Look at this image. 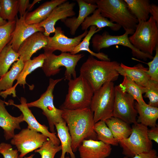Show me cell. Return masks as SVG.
<instances>
[{"label": "cell", "instance_id": "74e56055", "mask_svg": "<svg viewBox=\"0 0 158 158\" xmlns=\"http://www.w3.org/2000/svg\"><path fill=\"white\" fill-rule=\"evenodd\" d=\"M155 51V54L152 60L147 63L149 67L147 73L151 80L158 82V45Z\"/></svg>", "mask_w": 158, "mask_h": 158}, {"label": "cell", "instance_id": "cb8c5ba5", "mask_svg": "<svg viewBox=\"0 0 158 158\" xmlns=\"http://www.w3.org/2000/svg\"><path fill=\"white\" fill-rule=\"evenodd\" d=\"M80 26L82 30L84 31L87 30L89 28L92 26H95L101 30L103 28L109 27L115 31L119 30L121 28L119 25L112 23L108 19L103 16L97 8L91 16L86 18Z\"/></svg>", "mask_w": 158, "mask_h": 158}, {"label": "cell", "instance_id": "f6af8a7d", "mask_svg": "<svg viewBox=\"0 0 158 158\" xmlns=\"http://www.w3.org/2000/svg\"><path fill=\"white\" fill-rule=\"evenodd\" d=\"M7 22L8 21L3 20L0 16V26L5 25Z\"/></svg>", "mask_w": 158, "mask_h": 158}, {"label": "cell", "instance_id": "1f68e13d", "mask_svg": "<svg viewBox=\"0 0 158 158\" xmlns=\"http://www.w3.org/2000/svg\"><path fill=\"white\" fill-rule=\"evenodd\" d=\"M18 54L8 44L0 52V78L8 71L11 65L19 58Z\"/></svg>", "mask_w": 158, "mask_h": 158}, {"label": "cell", "instance_id": "d590c367", "mask_svg": "<svg viewBox=\"0 0 158 158\" xmlns=\"http://www.w3.org/2000/svg\"><path fill=\"white\" fill-rule=\"evenodd\" d=\"M61 150V145H55L49 139L35 152L39 153L41 158H54L56 154Z\"/></svg>", "mask_w": 158, "mask_h": 158}, {"label": "cell", "instance_id": "7a4b0ae2", "mask_svg": "<svg viewBox=\"0 0 158 158\" xmlns=\"http://www.w3.org/2000/svg\"><path fill=\"white\" fill-rule=\"evenodd\" d=\"M120 64L116 61L98 60L90 55L81 66L80 75L87 81L95 92L106 83L117 79Z\"/></svg>", "mask_w": 158, "mask_h": 158}, {"label": "cell", "instance_id": "60d3db41", "mask_svg": "<svg viewBox=\"0 0 158 158\" xmlns=\"http://www.w3.org/2000/svg\"><path fill=\"white\" fill-rule=\"evenodd\" d=\"M29 4V0H18V11L20 17L23 16L25 14Z\"/></svg>", "mask_w": 158, "mask_h": 158}, {"label": "cell", "instance_id": "ba28073f", "mask_svg": "<svg viewBox=\"0 0 158 158\" xmlns=\"http://www.w3.org/2000/svg\"><path fill=\"white\" fill-rule=\"evenodd\" d=\"M63 79V78L56 79L50 78L46 90L41 95L40 98L35 101L27 103L29 108L36 107L42 110L43 114L47 118L50 131L52 133H55V125L64 120L62 117L63 110L57 109L54 106L53 95L56 85Z\"/></svg>", "mask_w": 158, "mask_h": 158}, {"label": "cell", "instance_id": "ffe728a7", "mask_svg": "<svg viewBox=\"0 0 158 158\" xmlns=\"http://www.w3.org/2000/svg\"><path fill=\"white\" fill-rule=\"evenodd\" d=\"M5 102L0 98V127L4 130L5 139L8 140L14 136L16 129H20V123L24 121L22 114L15 117L9 113L5 108Z\"/></svg>", "mask_w": 158, "mask_h": 158}, {"label": "cell", "instance_id": "d6a6232c", "mask_svg": "<svg viewBox=\"0 0 158 158\" xmlns=\"http://www.w3.org/2000/svg\"><path fill=\"white\" fill-rule=\"evenodd\" d=\"M93 129L97 134L98 140L110 145H118V141L114 138L104 121H100L95 123Z\"/></svg>", "mask_w": 158, "mask_h": 158}, {"label": "cell", "instance_id": "ac0fdd59", "mask_svg": "<svg viewBox=\"0 0 158 158\" xmlns=\"http://www.w3.org/2000/svg\"><path fill=\"white\" fill-rule=\"evenodd\" d=\"M81 158H106L110 155L111 145L91 139L84 140L78 147Z\"/></svg>", "mask_w": 158, "mask_h": 158}, {"label": "cell", "instance_id": "7402d4cb", "mask_svg": "<svg viewBox=\"0 0 158 158\" xmlns=\"http://www.w3.org/2000/svg\"><path fill=\"white\" fill-rule=\"evenodd\" d=\"M147 70V68L140 63L130 67L121 63L117 69L119 75L127 76L138 85L144 87L147 86L150 80Z\"/></svg>", "mask_w": 158, "mask_h": 158}, {"label": "cell", "instance_id": "e0dca14e", "mask_svg": "<svg viewBox=\"0 0 158 158\" xmlns=\"http://www.w3.org/2000/svg\"><path fill=\"white\" fill-rule=\"evenodd\" d=\"M45 58L44 53L40 54L37 56L34 57L24 62V66L21 72L18 75L16 80V83L10 90L0 92V96L5 99L8 95H12L13 97H16V88L18 85H22L25 88V85H28L30 88L32 90L33 87L29 85L26 81V77L35 70L39 68H42Z\"/></svg>", "mask_w": 158, "mask_h": 158}, {"label": "cell", "instance_id": "277c9868", "mask_svg": "<svg viewBox=\"0 0 158 158\" xmlns=\"http://www.w3.org/2000/svg\"><path fill=\"white\" fill-rule=\"evenodd\" d=\"M68 81V93L60 109L75 110L90 107L94 92L87 81L80 75Z\"/></svg>", "mask_w": 158, "mask_h": 158}, {"label": "cell", "instance_id": "603a6c76", "mask_svg": "<svg viewBox=\"0 0 158 158\" xmlns=\"http://www.w3.org/2000/svg\"><path fill=\"white\" fill-rule=\"evenodd\" d=\"M67 0H51L42 3L33 11L26 13L25 21L28 24H38L46 19L53 9Z\"/></svg>", "mask_w": 158, "mask_h": 158}, {"label": "cell", "instance_id": "4fadbf2b", "mask_svg": "<svg viewBox=\"0 0 158 158\" xmlns=\"http://www.w3.org/2000/svg\"><path fill=\"white\" fill-rule=\"evenodd\" d=\"M84 31L82 34L74 38H69L64 34L61 27L55 28L54 34L52 37H48L47 44L43 48L44 54L52 53L56 50L61 53H70L78 45L87 33Z\"/></svg>", "mask_w": 158, "mask_h": 158}, {"label": "cell", "instance_id": "d4e9b609", "mask_svg": "<svg viewBox=\"0 0 158 158\" xmlns=\"http://www.w3.org/2000/svg\"><path fill=\"white\" fill-rule=\"evenodd\" d=\"M134 104L135 108L139 115L136 121L137 123L151 127L157 126L158 107L152 106L146 103L140 104L136 102Z\"/></svg>", "mask_w": 158, "mask_h": 158}, {"label": "cell", "instance_id": "bcb514c9", "mask_svg": "<svg viewBox=\"0 0 158 158\" xmlns=\"http://www.w3.org/2000/svg\"><path fill=\"white\" fill-rule=\"evenodd\" d=\"M34 156V154H32L30 156L28 157H25L24 158H33V157ZM18 158H23L20 157L19 156Z\"/></svg>", "mask_w": 158, "mask_h": 158}, {"label": "cell", "instance_id": "5b68a950", "mask_svg": "<svg viewBox=\"0 0 158 158\" xmlns=\"http://www.w3.org/2000/svg\"><path fill=\"white\" fill-rule=\"evenodd\" d=\"M128 38L135 48L152 55L158 45V25L151 16L146 21L138 22L134 32Z\"/></svg>", "mask_w": 158, "mask_h": 158}, {"label": "cell", "instance_id": "8992f818", "mask_svg": "<svg viewBox=\"0 0 158 158\" xmlns=\"http://www.w3.org/2000/svg\"><path fill=\"white\" fill-rule=\"evenodd\" d=\"M45 58L41 68L47 77H50L59 73L61 67L66 68L65 79L69 80L76 78L75 67L78 62L84 56L83 54H72L70 53H61L59 55L53 53L44 54Z\"/></svg>", "mask_w": 158, "mask_h": 158}, {"label": "cell", "instance_id": "836d02e7", "mask_svg": "<svg viewBox=\"0 0 158 158\" xmlns=\"http://www.w3.org/2000/svg\"><path fill=\"white\" fill-rule=\"evenodd\" d=\"M18 0H0V16L5 20H15L18 13Z\"/></svg>", "mask_w": 158, "mask_h": 158}, {"label": "cell", "instance_id": "2e32d148", "mask_svg": "<svg viewBox=\"0 0 158 158\" xmlns=\"http://www.w3.org/2000/svg\"><path fill=\"white\" fill-rule=\"evenodd\" d=\"M28 12L27 11L22 17L16 18V25L12 34V39L9 43L13 50L17 52L22 43L34 33L41 32H44V29L40 27L38 24H28L25 21V15Z\"/></svg>", "mask_w": 158, "mask_h": 158}, {"label": "cell", "instance_id": "4dcf8cb0", "mask_svg": "<svg viewBox=\"0 0 158 158\" xmlns=\"http://www.w3.org/2000/svg\"><path fill=\"white\" fill-rule=\"evenodd\" d=\"M119 85L124 91L131 95L138 104H146L142 96L146 91L145 87L138 85L126 76H123V81Z\"/></svg>", "mask_w": 158, "mask_h": 158}, {"label": "cell", "instance_id": "484cf974", "mask_svg": "<svg viewBox=\"0 0 158 158\" xmlns=\"http://www.w3.org/2000/svg\"><path fill=\"white\" fill-rule=\"evenodd\" d=\"M104 121L118 142L128 138L131 133L132 127L130 124L118 118L112 116Z\"/></svg>", "mask_w": 158, "mask_h": 158}, {"label": "cell", "instance_id": "e575fe53", "mask_svg": "<svg viewBox=\"0 0 158 158\" xmlns=\"http://www.w3.org/2000/svg\"><path fill=\"white\" fill-rule=\"evenodd\" d=\"M15 25V20L0 26V52L11 41Z\"/></svg>", "mask_w": 158, "mask_h": 158}, {"label": "cell", "instance_id": "f1b7e54d", "mask_svg": "<svg viewBox=\"0 0 158 158\" xmlns=\"http://www.w3.org/2000/svg\"><path fill=\"white\" fill-rule=\"evenodd\" d=\"M55 126L61 143L62 153L60 158H65L66 153L70 154L71 158H76L71 148V138L66 122L63 120L56 123Z\"/></svg>", "mask_w": 158, "mask_h": 158}, {"label": "cell", "instance_id": "b9f144b4", "mask_svg": "<svg viewBox=\"0 0 158 158\" xmlns=\"http://www.w3.org/2000/svg\"><path fill=\"white\" fill-rule=\"evenodd\" d=\"M147 135L149 139L150 140H153L158 143V126L157 125L154 127H151L150 129H148Z\"/></svg>", "mask_w": 158, "mask_h": 158}, {"label": "cell", "instance_id": "7c38bea8", "mask_svg": "<svg viewBox=\"0 0 158 158\" xmlns=\"http://www.w3.org/2000/svg\"><path fill=\"white\" fill-rule=\"evenodd\" d=\"M134 99L124 91L120 85L115 86V99L113 116L127 123H137L138 113L134 105Z\"/></svg>", "mask_w": 158, "mask_h": 158}, {"label": "cell", "instance_id": "ab89813d", "mask_svg": "<svg viewBox=\"0 0 158 158\" xmlns=\"http://www.w3.org/2000/svg\"><path fill=\"white\" fill-rule=\"evenodd\" d=\"M123 158H129L125 156ZM131 158H158L157 152L154 149L139 153Z\"/></svg>", "mask_w": 158, "mask_h": 158}, {"label": "cell", "instance_id": "f546056e", "mask_svg": "<svg viewBox=\"0 0 158 158\" xmlns=\"http://www.w3.org/2000/svg\"><path fill=\"white\" fill-rule=\"evenodd\" d=\"M24 62L23 58L20 57L10 70L0 78V92L9 90L12 87L14 81L23 69Z\"/></svg>", "mask_w": 158, "mask_h": 158}, {"label": "cell", "instance_id": "f35d334b", "mask_svg": "<svg viewBox=\"0 0 158 158\" xmlns=\"http://www.w3.org/2000/svg\"><path fill=\"white\" fill-rule=\"evenodd\" d=\"M0 154L4 158H18L17 150H13L11 145L4 142L0 144Z\"/></svg>", "mask_w": 158, "mask_h": 158}, {"label": "cell", "instance_id": "83f0119b", "mask_svg": "<svg viewBox=\"0 0 158 158\" xmlns=\"http://www.w3.org/2000/svg\"><path fill=\"white\" fill-rule=\"evenodd\" d=\"M131 13L138 22L146 21L150 16L151 4L148 0H124Z\"/></svg>", "mask_w": 158, "mask_h": 158}, {"label": "cell", "instance_id": "3957f363", "mask_svg": "<svg viewBox=\"0 0 158 158\" xmlns=\"http://www.w3.org/2000/svg\"><path fill=\"white\" fill-rule=\"evenodd\" d=\"M97 8L102 16L118 24L125 31L135 30L138 21L123 0H96Z\"/></svg>", "mask_w": 158, "mask_h": 158}, {"label": "cell", "instance_id": "9c48e42d", "mask_svg": "<svg viewBox=\"0 0 158 158\" xmlns=\"http://www.w3.org/2000/svg\"><path fill=\"white\" fill-rule=\"evenodd\" d=\"M131 127L129 136L118 142L122 148V154L129 158L152 149V142L147 136V127L137 123L133 124Z\"/></svg>", "mask_w": 158, "mask_h": 158}, {"label": "cell", "instance_id": "52a82bcc", "mask_svg": "<svg viewBox=\"0 0 158 158\" xmlns=\"http://www.w3.org/2000/svg\"><path fill=\"white\" fill-rule=\"evenodd\" d=\"M115 99V86L113 82L106 83L94 92L90 108L95 123L112 116Z\"/></svg>", "mask_w": 158, "mask_h": 158}, {"label": "cell", "instance_id": "8fae6325", "mask_svg": "<svg viewBox=\"0 0 158 158\" xmlns=\"http://www.w3.org/2000/svg\"><path fill=\"white\" fill-rule=\"evenodd\" d=\"M49 139L44 135L27 128L15 134L11 143L20 152L19 156L23 158L29 153L39 148Z\"/></svg>", "mask_w": 158, "mask_h": 158}, {"label": "cell", "instance_id": "7dc6e473", "mask_svg": "<svg viewBox=\"0 0 158 158\" xmlns=\"http://www.w3.org/2000/svg\"><path fill=\"white\" fill-rule=\"evenodd\" d=\"M65 158H70L68 157H65Z\"/></svg>", "mask_w": 158, "mask_h": 158}, {"label": "cell", "instance_id": "6da1fadb", "mask_svg": "<svg viewBox=\"0 0 158 158\" xmlns=\"http://www.w3.org/2000/svg\"><path fill=\"white\" fill-rule=\"evenodd\" d=\"M62 117L71 138V148L75 152L84 140H97L93 127V112L90 107L75 110H63Z\"/></svg>", "mask_w": 158, "mask_h": 158}, {"label": "cell", "instance_id": "d6986e66", "mask_svg": "<svg viewBox=\"0 0 158 158\" xmlns=\"http://www.w3.org/2000/svg\"><path fill=\"white\" fill-rule=\"evenodd\" d=\"M48 37L43 32H36L25 40L20 45L17 53L24 62L31 59L32 55L43 48L47 44Z\"/></svg>", "mask_w": 158, "mask_h": 158}, {"label": "cell", "instance_id": "5bb4252c", "mask_svg": "<svg viewBox=\"0 0 158 158\" xmlns=\"http://www.w3.org/2000/svg\"><path fill=\"white\" fill-rule=\"evenodd\" d=\"M20 101V104H16L12 100L10 99L7 102H5V104L7 105L13 106L19 109L23 115V121L26 122L28 124V128L41 133L47 136L55 145H59L60 141L56 135V133L49 132L48 127L41 124L37 120L27 106L26 99L21 97Z\"/></svg>", "mask_w": 158, "mask_h": 158}, {"label": "cell", "instance_id": "4316f807", "mask_svg": "<svg viewBox=\"0 0 158 158\" xmlns=\"http://www.w3.org/2000/svg\"><path fill=\"white\" fill-rule=\"evenodd\" d=\"M87 33L83 39L79 44L73 49L70 53L75 54L82 51L89 52L91 55L101 60L110 61V59L108 55L103 52L95 53L92 51L89 48L90 41L92 36L96 33L100 31L95 26L90 27Z\"/></svg>", "mask_w": 158, "mask_h": 158}, {"label": "cell", "instance_id": "9a60e30c", "mask_svg": "<svg viewBox=\"0 0 158 158\" xmlns=\"http://www.w3.org/2000/svg\"><path fill=\"white\" fill-rule=\"evenodd\" d=\"M75 5V3L67 0L55 7L46 19L38 24L40 27L44 29V34L49 36L51 33L54 32L55 25L58 21L75 16V12L73 9Z\"/></svg>", "mask_w": 158, "mask_h": 158}, {"label": "cell", "instance_id": "8d00e7d4", "mask_svg": "<svg viewBox=\"0 0 158 158\" xmlns=\"http://www.w3.org/2000/svg\"><path fill=\"white\" fill-rule=\"evenodd\" d=\"M145 97L149 99L148 104L155 107H158V82L150 79L145 87Z\"/></svg>", "mask_w": 158, "mask_h": 158}, {"label": "cell", "instance_id": "30bf717a", "mask_svg": "<svg viewBox=\"0 0 158 158\" xmlns=\"http://www.w3.org/2000/svg\"><path fill=\"white\" fill-rule=\"evenodd\" d=\"M135 30H127L125 33L120 35H112L107 31L101 34H95L92 37V47L93 50L97 52H100L101 49L108 48L116 45L127 47L131 50L133 56L138 59L146 61L147 59H152V55L145 53L135 48L131 43L128 38L129 35H132Z\"/></svg>", "mask_w": 158, "mask_h": 158}, {"label": "cell", "instance_id": "44dd1931", "mask_svg": "<svg viewBox=\"0 0 158 158\" xmlns=\"http://www.w3.org/2000/svg\"><path fill=\"white\" fill-rule=\"evenodd\" d=\"M76 1L79 8L78 16L68 18L61 21L69 28L70 33L72 35H75L77 29L86 18L97 8L96 4L87 3L84 0H77Z\"/></svg>", "mask_w": 158, "mask_h": 158}, {"label": "cell", "instance_id": "7bdbcfd3", "mask_svg": "<svg viewBox=\"0 0 158 158\" xmlns=\"http://www.w3.org/2000/svg\"><path fill=\"white\" fill-rule=\"evenodd\" d=\"M150 13L158 25V6L153 4H151Z\"/></svg>", "mask_w": 158, "mask_h": 158}, {"label": "cell", "instance_id": "ee69618b", "mask_svg": "<svg viewBox=\"0 0 158 158\" xmlns=\"http://www.w3.org/2000/svg\"><path fill=\"white\" fill-rule=\"evenodd\" d=\"M41 1V0H34L31 4H30L27 11H31L37 2Z\"/></svg>", "mask_w": 158, "mask_h": 158}]
</instances>
